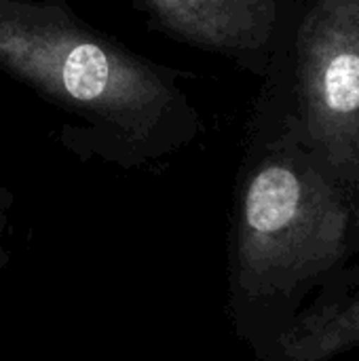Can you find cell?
I'll return each mask as SVG.
<instances>
[{
    "mask_svg": "<svg viewBox=\"0 0 359 361\" xmlns=\"http://www.w3.org/2000/svg\"><path fill=\"white\" fill-rule=\"evenodd\" d=\"M0 70L66 114L59 142L83 161L140 169L203 131L184 72L131 51L66 0H0Z\"/></svg>",
    "mask_w": 359,
    "mask_h": 361,
    "instance_id": "1",
    "label": "cell"
},
{
    "mask_svg": "<svg viewBox=\"0 0 359 361\" xmlns=\"http://www.w3.org/2000/svg\"><path fill=\"white\" fill-rule=\"evenodd\" d=\"M347 237L349 207L294 127L258 131L237 197L239 286L254 296L290 290L336 264Z\"/></svg>",
    "mask_w": 359,
    "mask_h": 361,
    "instance_id": "2",
    "label": "cell"
},
{
    "mask_svg": "<svg viewBox=\"0 0 359 361\" xmlns=\"http://www.w3.org/2000/svg\"><path fill=\"white\" fill-rule=\"evenodd\" d=\"M298 114L284 121L341 182L359 188V0H313L294 40Z\"/></svg>",
    "mask_w": 359,
    "mask_h": 361,
    "instance_id": "3",
    "label": "cell"
},
{
    "mask_svg": "<svg viewBox=\"0 0 359 361\" xmlns=\"http://www.w3.org/2000/svg\"><path fill=\"white\" fill-rule=\"evenodd\" d=\"M148 27L178 42L267 74L284 27L286 0H133Z\"/></svg>",
    "mask_w": 359,
    "mask_h": 361,
    "instance_id": "4",
    "label": "cell"
},
{
    "mask_svg": "<svg viewBox=\"0 0 359 361\" xmlns=\"http://www.w3.org/2000/svg\"><path fill=\"white\" fill-rule=\"evenodd\" d=\"M359 345V298L320 311L300 322L281 341L294 361H322Z\"/></svg>",
    "mask_w": 359,
    "mask_h": 361,
    "instance_id": "5",
    "label": "cell"
},
{
    "mask_svg": "<svg viewBox=\"0 0 359 361\" xmlns=\"http://www.w3.org/2000/svg\"><path fill=\"white\" fill-rule=\"evenodd\" d=\"M8 192L0 186V256H2V233L6 224V209H8Z\"/></svg>",
    "mask_w": 359,
    "mask_h": 361,
    "instance_id": "6",
    "label": "cell"
}]
</instances>
